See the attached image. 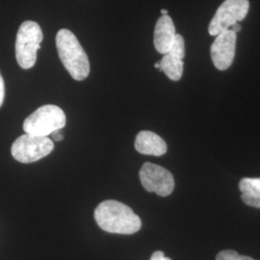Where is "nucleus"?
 Masks as SVG:
<instances>
[{"label":"nucleus","instance_id":"obj_1","mask_svg":"<svg viewBox=\"0 0 260 260\" xmlns=\"http://www.w3.org/2000/svg\"><path fill=\"white\" fill-rule=\"evenodd\" d=\"M94 220L103 231L116 234H134L142 226L139 216L129 206L113 200L99 205L94 210Z\"/></svg>","mask_w":260,"mask_h":260},{"label":"nucleus","instance_id":"obj_2","mask_svg":"<svg viewBox=\"0 0 260 260\" xmlns=\"http://www.w3.org/2000/svg\"><path fill=\"white\" fill-rule=\"evenodd\" d=\"M55 41L58 55L68 73L77 81L86 79L90 75V62L75 34L69 29H61Z\"/></svg>","mask_w":260,"mask_h":260},{"label":"nucleus","instance_id":"obj_3","mask_svg":"<svg viewBox=\"0 0 260 260\" xmlns=\"http://www.w3.org/2000/svg\"><path fill=\"white\" fill-rule=\"evenodd\" d=\"M44 40L42 28L37 22L26 20L19 26L16 39V59L23 70L33 68L37 61L38 50Z\"/></svg>","mask_w":260,"mask_h":260},{"label":"nucleus","instance_id":"obj_4","mask_svg":"<svg viewBox=\"0 0 260 260\" xmlns=\"http://www.w3.org/2000/svg\"><path fill=\"white\" fill-rule=\"evenodd\" d=\"M67 123L65 112L59 106L47 104L28 116L23 122L26 134L47 137L56 130L64 128Z\"/></svg>","mask_w":260,"mask_h":260},{"label":"nucleus","instance_id":"obj_5","mask_svg":"<svg viewBox=\"0 0 260 260\" xmlns=\"http://www.w3.org/2000/svg\"><path fill=\"white\" fill-rule=\"evenodd\" d=\"M53 149V141L48 137L25 133L13 143L11 153L17 161L28 164L46 157Z\"/></svg>","mask_w":260,"mask_h":260},{"label":"nucleus","instance_id":"obj_6","mask_svg":"<svg viewBox=\"0 0 260 260\" xmlns=\"http://www.w3.org/2000/svg\"><path fill=\"white\" fill-rule=\"evenodd\" d=\"M250 9L249 0H225L216 11L213 19L208 26L211 36L230 30L234 24L242 21L248 15Z\"/></svg>","mask_w":260,"mask_h":260},{"label":"nucleus","instance_id":"obj_7","mask_svg":"<svg viewBox=\"0 0 260 260\" xmlns=\"http://www.w3.org/2000/svg\"><path fill=\"white\" fill-rule=\"evenodd\" d=\"M140 180L145 190L155 193L160 197L171 195L175 189V179L173 175L165 168L147 162L139 173Z\"/></svg>","mask_w":260,"mask_h":260},{"label":"nucleus","instance_id":"obj_8","mask_svg":"<svg viewBox=\"0 0 260 260\" xmlns=\"http://www.w3.org/2000/svg\"><path fill=\"white\" fill-rule=\"evenodd\" d=\"M236 34L228 30L219 34L211 46V59L219 71H225L233 65L236 49Z\"/></svg>","mask_w":260,"mask_h":260},{"label":"nucleus","instance_id":"obj_9","mask_svg":"<svg viewBox=\"0 0 260 260\" xmlns=\"http://www.w3.org/2000/svg\"><path fill=\"white\" fill-rule=\"evenodd\" d=\"M176 27L172 18L166 15L158 19L154 28L153 44L160 54H167L176 39Z\"/></svg>","mask_w":260,"mask_h":260},{"label":"nucleus","instance_id":"obj_10","mask_svg":"<svg viewBox=\"0 0 260 260\" xmlns=\"http://www.w3.org/2000/svg\"><path fill=\"white\" fill-rule=\"evenodd\" d=\"M135 149L145 155L162 156L167 152V144L152 131L144 130L138 133L135 140Z\"/></svg>","mask_w":260,"mask_h":260},{"label":"nucleus","instance_id":"obj_11","mask_svg":"<svg viewBox=\"0 0 260 260\" xmlns=\"http://www.w3.org/2000/svg\"><path fill=\"white\" fill-rule=\"evenodd\" d=\"M242 202L260 209V177H244L239 182Z\"/></svg>","mask_w":260,"mask_h":260},{"label":"nucleus","instance_id":"obj_12","mask_svg":"<svg viewBox=\"0 0 260 260\" xmlns=\"http://www.w3.org/2000/svg\"><path fill=\"white\" fill-rule=\"evenodd\" d=\"M160 63V72H163L173 81H178L183 75V60L169 53L163 56Z\"/></svg>","mask_w":260,"mask_h":260},{"label":"nucleus","instance_id":"obj_13","mask_svg":"<svg viewBox=\"0 0 260 260\" xmlns=\"http://www.w3.org/2000/svg\"><path fill=\"white\" fill-rule=\"evenodd\" d=\"M169 53H172V54L177 56L181 60L184 59V57H185V42L181 35H179V34L176 35L175 42L171 47Z\"/></svg>","mask_w":260,"mask_h":260},{"label":"nucleus","instance_id":"obj_14","mask_svg":"<svg viewBox=\"0 0 260 260\" xmlns=\"http://www.w3.org/2000/svg\"><path fill=\"white\" fill-rule=\"evenodd\" d=\"M216 260H254L250 256L247 255H240L236 251L233 250H224L220 251L217 256Z\"/></svg>","mask_w":260,"mask_h":260},{"label":"nucleus","instance_id":"obj_15","mask_svg":"<svg viewBox=\"0 0 260 260\" xmlns=\"http://www.w3.org/2000/svg\"><path fill=\"white\" fill-rule=\"evenodd\" d=\"M4 99H5V85H4V79L0 74V107L4 103Z\"/></svg>","mask_w":260,"mask_h":260},{"label":"nucleus","instance_id":"obj_16","mask_svg":"<svg viewBox=\"0 0 260 260\" xmlns=\"http://www.w3.org/2000/svg\"><path fill=\"white\" fill-rule=\"evenodd\" d=\"M150 260H172L169 257H166L164 252L161 251H154L150 257Z\"/></svg>","mask_w":260,"mask_h":260},{"label":"nucleus","instance_id":"obj_17","mask_svg":"<svg viewBox=\"0 0 260 260\" xmlns=\"http://www.w3.org/2000/svg\"><path fill=\"white\" fill-rule=\"evenodd\" d=\"M50 135L52 137V140L57 141V142H61L62 140L64 139V135L61 132V130H56L54 132H52Z\"/></svg>","mask_w":260,"mask_h":260},{"label":"nucleus","instance_id":"obj_18","mask_svg":"<svg viewBox=\"0 0 260 260\" xmlns=\"http://www.w3.org/2000/svg\"><path fill=\"white\" fill-rule=\"evenodd\" d=\"M230 30H232V31H233V32L236 34V33H238V32L241 31V25H240L239 23H236V24L233 25L232 29H230Z\"/></svg>","mask_w":260,"mask_h":260},{"label":"nucleus","instance_id":"obj_19","mask_svg":"<svg viewBox=\"0 0 260 260\" xmlns=\"http://www.w3.org/2000/svg\"><path fill=\"white\" fill-rule=\"evenodd\" d=\"M161 14H162V16H166V15H169V11H168V10L162 9L161 10Z\"/></svg>","mask_w":260,"mask_h":260},{"label":"nucleus","instance_id":"obj_20","mask_svg":"<svg viewBox=\"0 0 260 260\" xmlns=\"http://www.w3.org/2000/svg\"><path fill=\"white\" fill-rule=\"evenodd\" d=\"M154 67H155L156 69H158V70H160V63H155Z\"/></svg>","mask_w":260,"mask_h":260},{"label":"nucleus","instance_id":"obj_21","mask_svg":"<svg viewBox=\"0 0 260 260\" xmlns=\"http://www.w3.org/2000/svg\"><path fill=\"white\" fill-rule=\"evenodd\" d=\"M254 260H255V259H254Z\"/></svg>","mask_w":260,"mask_h":260}]
</instances>
